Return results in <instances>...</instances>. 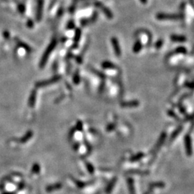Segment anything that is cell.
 I'll use <instances>...</instances> for the list:
<instances>
[{"mask_svg":"<svg viewBox=\"0 0 194 194\" xmlns=\"http://www.w3.org/2000/svg\"><path fill=\"white\" fill-rule=\"evenodd\" d=\"M43 0H38L37 1V13H36V20L40 21L42 18V9H43Z\"/></svg>","mask_w":194,"mask_h":194,"instance_id":"obj_5","label":"cell"},{"mask_svg":"<svg viewBox=\"0 0 194 194\" xmlns=\"http://www.w3.org/2000/svg\"><path fill=\"white\" fill-rule=\"evenodd\" d=\"M35 100H36V91H32L31 95L30 96L29 101H28V105H29L30 107H33V106H35Z\"/></svg>","mask_w":194,"mask_h":194,"instance_id":"obj_10","label":"cell"},{"mask_svg":"<svg viewBox=\"0 0 194 194\" xmlns=\"http://www.w3.org/2000/svg\"><path fill=\"white\" fill-rule=\"evenodd\" d=\"M138 41L141 42L143 45H148L151 41V36L150 33L148 32L145 30H139L138 32Z\"/></svg>","mask_w":194,"mask_h":194,"instance_id":"obj_2","label":"cell"},{"mask_svg":"<svg viewBox=\"0 0 194 194\" xmlns=\"http://www.w3.org/2000/svg\"><path fill=\"white\" fill-rule=\"evenodd\" d=\"M15 42H17V44L18 45L19 47L24 48L25 50H26V51H27V52H31L32 49L30 48V46H28V45L25 43V42H23L22 41H20V40H18L17 38H15Z\"/></svg>","mask_w":194,"mask_h":194,"instance_id":"obj_9","label":"cell"},{"mask_svg":"<svg viewBox=\"0 0 194 194\" xmlns=\"http://www.w3.org/2000/svg\"><path fill=\"white\" fill-rule=\"evenodd\" d=\"M111 42H112V45L113 46L114 51V53L116 54V56H121V49H120L119 44V42H118V40L116 38V37H112Z\"/></svg>","mask_w":194,"mask_h":194,"instance_id":"obj_4","label":"cell"},{"mask_svg":"<svg viewBox=\"0 0 194 194\" xmlns=\"http://www.w3.org/2000/svg\"><path fill=\"white\" fill-rule=\"evenodd\" d=\"M162 43H163V42H162V40H159V41H158L157 42H156V45H155L156 48H157L158 49L161 48V47L162 46Z\"/></svg>","mask_w":194,"mask_h":194,"instance_id":"obj_15","label":"cell"},{"mask_svg":"<svg viewBox=\"0 0 194 194\" xmlns=\"http://www.w3.org/2000/svg\"><path fill=\"white\" fill-rule=\"evenodd\" d=\"M143 49V44L141 43L140 41H136L135 43H134V46H133V51L134 53H138L141 50Z\"/></svg>","mask_w":194,"mask_h":194,"instance_id":"obj_11","label":"cell"},{"mask_svg":"<svg viewBox=\"0 0 194 194\" xmlns=\"http://www.w3.org/2000/svg\"><path fill=\"white\" fill-rule=\"evenodd\" d=\"M170 40L173 42H184L186 41V37L183 35H173L170 36Z\"/></svg>","mask_w":194,"mask_h":194,"instance_id":"obj_7","label":"cell"},{"mask_svg":"<svg viewBox=\"0 0 194 194\" xmlns=\"http://www.w3.org/2000/svg\"><path fill=\"white\" fill-rule=\"evenodd\" d=\"M3 36L5 37V38H7V39L9 38V32L7 31V30H6V31H4L3 32Z\"/></svg>","mask_w":194,"mask_h":194,"instance_id":"obj_17","label":"cell"},{"mask_svg":"<svg viewBox=\"0 0 194 194\" xmlns=\"http://www.w3.org/2000/svg\"><path fill=\"white\" fill-rule=\"evenodd\" d=\"M59 79L58 77L57 76H55L54 78H53L52 79H50V80H48L47 81H42V82H38L36 84V86L37 87H42V86H46V85H48L50 84H52V83H54L58 81V80Z\"/></svg>","mask_w":194,"mask_h":194,"instance_id":"obj_8","label":"cell"},{"mask_svg":"<svg viewBox=\"0 0 194 194\" xmlns=\"http://www.w3.org/2000/svg\"><path fill=\"white\" fill-rule=\"evenodd\" d=\"M56 45H57V40L56 39L53 40V41L51 42V43L50 44L48 48H47L46 51H45L43 56H42V58H41V62H40V67H41V68H43L44 66L46 65L47 61H48V59L49 58V56L51 55L52 51H53L54 48H56Z\"/></svg>","mask_w":194,"mask_h":194,"instance_id":"obj_1","label":"cell"},{"mask_svg":"<svg viewBox=\"0 0 194 194\" xmlns=\"http://www.w3.org/2000/svg\"><path fill=\"white\" fill-rule=\"evenodd\" d=\"M27 26L28 27L32 28V27H33V26H34V23H33V22H32V21L31 20H28V21H27Z\"/></svg>","mask_w":194,"mask_h":194,"instance_id":"obj_16","label":"cell"},{"mask_svg":"<svg viewBox=\"0 0 194 194\" xmlns=\"http://www.w3.org/2000/svg\"><path fill=\"white\" fill-rule=\"evenodd\" d=\"M156 18L159 20H176L181 18L180 15H170V14L159 13L156 16Z\"/></svg>","mask_w":194,"mask_h":194,"instance_id":"obj_3","label":"cell"},{"mask_svg":"<svg viewBox=\"0 0 194 194\" xmlns=\"http://www.w3.org/2000/svg\"><path fill=\"white\" fill-rule=\"evenodd\" d=\"M18 10H19V12H20L21 13V14H23L25 12V5L23 4H19V6H18Z\"/></svg>","mask_w":194,"mask_h":194,"instance_id":"obj_14","label":"cell"},{"mask_svg":"<svg viewBox=\"0 0 194 194\" xmlns=\"http://www.w3.org/2000/svg\"><path fill=\"white\" fill-rule=\"evenodd\" d=\"M3 194H15L14 193H9V192H6V193H3Z\"/></svg>","mask_w":194,"mask_h":194,"instance_id":"obj_20","label":"cell"},{"mask_svg":"<svg viewBox=\"0 0 194 194\" xmlns=\"http://www.w3.org/2000/svg\"><path fill=\"white\" fill-rule=\"evenodd\" d=\"M32 136V132L31 131H28L27 133H26L25 135L21 138L20 142L22 143H25L26 142H27L30 138H31Z\"/></svg>","mask_w":194,"mask_h":194,"instance_id":"obj_12","label":"cell"},{"mask_svg":"<svg viewBox=\"0 0 194 194\" xmlns=\"http://www.w3.org/2000/svg\"><path fill=\"white\" fill-rule=\"evenodd\" d=\"M40 171V165L38 164H35L32 166V172H35V173H38V172Z\"/></svg>","mask_w":194,"mask_h":194,"instance_id":"obj_13","label":"cell"},{"mask_svg":"<svg viewBox=\"0 0 194 194\" xmlns=\"http://www.w3.org/2000/svg\"><path fill=\"white\" fill-rule=\"evenodd\" d=\"M25 187V184L23 183H21L20 185H19V187H18V189L19 190H21V189H22L23 188Z\"/></svg>","mask_w":194,"mask_h":194,"instance_id":"obj_18","label":"cell"},{"mask_svg":"<svg viewBox=\"0 0 194 194\" xmlns=\"http://www.w3.org/2000/svg\"><path fill=\"white\" fill-rule=\"evenodd\" d=\"M96 5L97 7H98L99 8H100V9H101V10H102L103 12L104 13V15H105L106 17H107V18H109V19H112V17H113L112 13L111 12L109 9L108 8L105 7L102 4L100 3V2H96Z\"/></svg>","mask_w":194,"mask_h":194,"instance_id":"obj_6","label":"cell"},{"mask_svg":"<svg viewBox=\"0 0 194 194\" xmlns=\"http://www.w3.org/2000/svg\"><path fill=\"white\" fill-rule=\"evenodd\" d=\"M140 2L144 4H146L148 3V0H140Z\"/></svg>","mask_w":194,"mask_h":194,"instance_id":"obj_19","label":"cell"}]
</instances>
